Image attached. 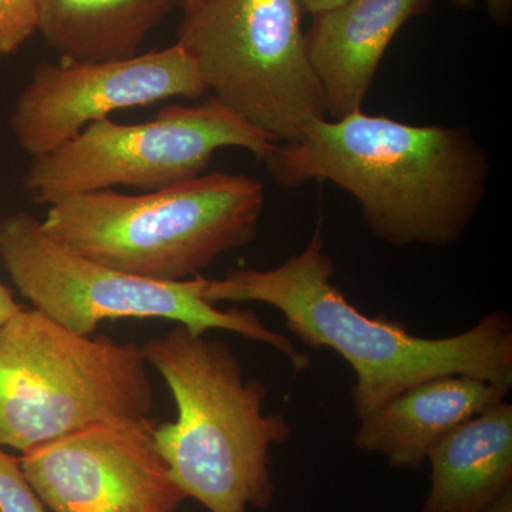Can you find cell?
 Listing matches in <instances>:
<instances>
[{
  "mask_svg": "<svg viewBox=\"0 0 512 512\" xmlns=\"http://www.w3.org/2000/svg\"><path fill=\"white\" fill-rule=\"evenodd\" d=\"M0 259L36 311L79 335H92L104 320L165 319L194 335L221 329L264 343L288 357L295 373L311 366L288 336L269 329L255 312L221 311L205 301L202 276L164 282L117 271L56 244L26 212L0 221Z\"/></svg>",
  "mask_w": 512,
  "mask_h": 512,
  "instance_id": "6",
  "label": "cell"
},
{
  "mask_svg": "<svg viewBox=\"0 0 512 512\" xmlns=\"http://www.w3.org/2000/svg\"><path fill=\"white\" fill-rule=\"evenodd\" d=\"M204 2L205 0H185L183 12H191V10L197 9Z\"/></svg>",
  "mask_w": 512,
  "mask_h": 512,
  "instance_id": "21",
  "label": "cell"
},
{
  "mask_svg": "<svg viewBox=\"0 0 512 512\" xmlns=\"http://www.w3.org/2000/svg\"><path fill=\"white\" fill-rule=\"evenodd\" d=\"M301 2L305 12L316 16L319 13L326 12V10L335 8V6L345 2V0H301Z\"/></svg>",
  "mask_w": 512,
  "mask_h": 512,
  "instance_id": "19",
  "label": "cell"
},
{
  "mask_svg": "<svg viewBox=\"0 0 512 512\" xmlns=\"http://www.w3.org/2000/svg\"><path fill=\"white\" fill-rule=\"evenodd\" d=\"M22 309L23 306L15 301L9 289L0 284V326L8 322L13 315H16Z\"/></svg>",
  "mask_w": 512,
  "mask_h": 512,
  "instance_id": "18",
  "label": "cell"
},
{
  "mask_svg": "<svg viewBox=\"0 0 512 512\" xmlns=\"http://www.w3.org/2000/svg\"><path fill=\"white\" fill-rule=\"evenodd\" d=\"M276 144L211 96L192 106L170 104L143 123L96 121L52 153L33 157L23 187L47 207L114 187L158 191L204 173L222 148H242L264 161Z\"/></svg>",
  "mask_w": 512,
  "mask_h": 512,
  "instance_id": "8",
  "label": "cell"
},
{
  "mask_svg": "<svg viewBox=\"0 0 512 512\" xmlns=\"http://www.w3.org/2000/svg\"><path fill=\"white\" fill-rule=\"evenodd\" d=\"M508 393L507 387L477 377H433L360 419L353 444L367 453L382 454L394 468L420 470L441 439L503 402Z\"/></svg>",
  "mask_w": 512,
  "mask_h": 512,
  "instance_id": "12",
  "label": "cell"
},
{
  "mask_svg": "<svg viewBox=\"0 0 512 512\" xmlns=\"http://www.w3.org/2000/svg\"><path fill=\"white\" fill-rule=\"evenodd\" d=\"M147 365L137 343L79 335L22 309L0 326V446L25 454L96 424L148 419Z\"/></svg>",
  "mask_w": 512,
  "mask_h": 512,
  "instance_id": "5",
  "label": "cell"
},
{
  "mask_svg": "<svg viewBox=\"0 0 512 512\" xmlns=\"http://www.w3.org/2000/svg\"><path fill=\"white\" fill-rule=\"evenodd\" d=\"M39 28V0H0V56L13 55Z\"/></svg>",
  "mask_w": 512,
  "mask_h": 512,
  "instance_id": "15",
  "label": "cell"
},
{
  "mask_svg": "<svg viewBox=\"0 0 512 512\" xmlns=\"http://www.w3.org/2000/svg\"><path fill=\"white\" fill-rule=\"evenodd\" d=\"M333 275L335 264L318 228L303 251L276 268L229 269L222 279H207L204 299L211 305L265 303L282 313L286 328L305 345L339 353L355 372L352 402L359 420L433 377L471 376L511 390L507 312L488 313L457 335L421 338L402 322L360 312L333 284Z\"/></svg>",
  "mask_w": 512,
  "mask_h": 512,
  "instance_id": "2",
  "label": "cell"
},
{
  "mask_svg": "<svg viewBox=\"0 0 512 512\" xmlns=\"http://www.w3.org/2000/svg\"><path fill=\"white\" fill-rule=\"evenodd\" d=\"M185 0H39L37 32L62 59L110 62L137 55L148 33Z\"/></svg>",
  "mask_w": 512,
  "mask_h": 512,
  "instance_id": "14",
  "label": "cell"
},
{
  "mask_svg": "<svg viewBox=\"0 0 512 512\" xmlns=\"http://www.w3.org/2000/svg\"><path fill=\"white\" fill-rule=\"evenodd\" d=\"M150 419L96 424L19 457L52 512H175L187 495L171 477Z\"/></svg>",
  "mask_w": 512,
  "mask_h": 512,
  "instance_id": "10",
  "label": "cell"
},
{
  "mask_svg": "<svg viewBox=\"0 0 512 512\" xmlns=\"http://www.w3.org/2000/svg\"><path fill=\"white\" fill-rule=\"evenodd\" d=\"M303 12L301 0H205L178 26L207 92L275 143L328 119Z\"/></svg>",
  "mask_w": 512,
  "mask_h": 512,
  "instance_id": "7",
  "label": "cell"
},
{
  "mask_svg": "<svg viewBox=\"0 0 512 512\" xmlns=\"http://www.w3.org/2000/svg\"><path fill=\"white\" fill-rule=\"evenodd\" d=\"M205 93L197 66L177 43L110 62H43L19 93L10 128L29 156L40 157L116 111Z\"/></svg>",
  "mask_w": 512,
  "mask_h": 512,
  "instance_id": "9",
  "label": "cell"
},
{
  "mask_svg": "<svg viewBox=\"0 0 512 512\" xmlns=\"http://www.w3.org/2000/svg\"><path fill=\"white\" fill-rule=\"evenodd\" d=\"M261 181L244 174H201L163 190L77 194L50 205L47 237L90 261L154 281L198 276L258 234Z\"/></svg>",
  "mask_w": 512,
  "mask_h": 512,
  "instance_id": "4",
  "label": "cell"
},
{
  "mask_svg": "<svg viewBox=\"0 0 512 512\" xmlns=\"http://www.w3.org/2000/svg\"><path fill=\"white\" fill-rule=\"evenodd\" d=\"M141 349L177 404V420L156 426L154 440L187 498L210 512L271 507V450L292 429L284 414H264L265 384L245 379L224 340L181 325Z\"/></svg>",
  "mask_w": 512,
  "mask_h": 512,
  "instance_id": "3",
  "label": "cell"
},
{
  "mask_svg": "<svg viewBox=\"0 0 512 512\" xmlns=\"http://www.w3.org/2000/svg\"><path fill=\"white\" fill-rule=\"evenodd\" d=\"M480 512H512V488Z\"/></svg>",
  "mask_w": 512,
  "mask_h": 512,
  "instance_id": "20",
  "label": "cell"
},
{
  "mask_svg": "<svg viewBox=\"0 0 512 512\" xmlns=\"http://www.w3.org/2000/svg\"><path fill=\"white\" fill-rule=\"evenodd\" d=\"M457 9L466 10L484 3L491 19L500 26H507L512 18V0H451Z\"/></svg>",
  "mask_w": 512,
  "mask_h": 512,
  "instance_id": "17",
  "label": "cell"
},
{
  "mask_svg": "<svg viewBox=\"0 0 512 512\" xmlns=\"http://www.w3.org/2000/svg\"><path fill=\"white\" fill-rule=\"evenodd\" d=\"M262 163L282 188L330 183L348 192L369 231L396 247L461 241L491 175L487 151L466 127L414 126L363 110L311 121Z\"/></svg>",
  "mask_w": 512,
  "mask_h": 512,
  "instance_id": "1",
  "label": "cell"
},
{
  "mask_svg": "<svg viewBox=\"0 0 512 512\" xmlns=\"http://www.w3.org/2000/svg\"><path fill=\"white\" fill-rule=\"evenodd\" d=\"M430 490L419 512H480L512 488V406L503 402L458 426L427 458Z\"/></svg>",
  "mask_w": 512,
  "mask_h": 512,
  "instance_id": "13",
  "label": "cell"
},
{
  "mask_svg": "<svg viewBox=\"0 0 512 512\" xmlns=\"http://www.w3.org/2000/svg\"><path fill=\"white\" fill-rule=\"evenodd\" d=\"M429 0H345L315 16L308 53L328 119L363 110L387 47Z\"/></svg>",
  "mask_w": 512,
  "mask_h": 512,
  "instance_id": "11",
  "label": "cell"
},
{
  "mask_svg": "<svg viewBox=\"0 0 512 512\" xmlns=\"http://www.w3.org/2000/svg\"><path fill=\"white\" fill-rule=\"evenodd\" d=\"M0 512H47L26 480L19 458L9 456L0 446Z\"/></svg>",
  "mask_w": 512,
  "mask_h": 512,
  "instance_id": "16",
  "label": "cell"
}]
</instances>
